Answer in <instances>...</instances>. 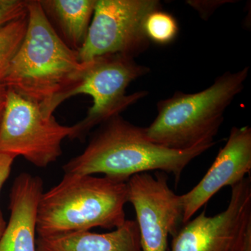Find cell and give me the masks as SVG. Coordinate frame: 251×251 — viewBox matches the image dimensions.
I'll return each mask as SVG.
<instances>
[{
    "instance_id": "9c48e42d",
    "label": "cell",
    "mask_w": 251,
    "mask_h": 251,
    "mask_svg": "<svg viewBox=\"0 0 251 251\" xmlns=\"http://www.w3.org/2000/svg\"><path fill=\"white\" fill-rule=\"evenodd\" d=\"M164 173L133 175L128 181V202L136 214L143 251H168V237L182 223L181 197L170 188Z\"/></svg>"
},
{
    "instance_id": "5bb4252c",
    "label": "cell",
    "mask_w": 251,
    "mask_h": 251,
    "mask_svg": "<svg viewBox=\"0 0 251 251\" xmlns=\"http://www.w3.org/2000/svg\"><path fill=\"white\" fill-rule=\"evenodd\" d=\"M27 21V12L0 27V85H3L10 63L24 39Z\"/></svg>"
},
{
    "instance_id": "7c38bea8",
    "label": "cell",
    "mask_w": 251,
    "mask_h": 251,
    "mask_svg": "<svg viewBox=\"0 0 251 251\" xmlns=\"http://www.w3.org/2000/svg\"><path fill=\"white\" fill-rule=\"evenodd\" d=\"M36 251H143L136 221L126 220L106 233L90 231L36 238Z\"/></svg>"
},
{
    "instance_id": "7a4b0ae2",
    "label": "cell",
    "mask_w": 251,
    "mask_h": 251,
    "mask_svg": "<svg viewBox=\"0 0 251 251\" xmlns=\"http://www.w3.org/2000/svg\"><path fill=\"white\" fill-rule=\"evenodd\" d=\"M215 144L171 150L153 143L144 128L118 115L101 124L83 152L68 161L62 169L64 174H103L126 181L135 175L160 171L173 175L178 184L188 165Z\"/></svg>"
},
{
    "instance_id": "8fae6325",
    "label": "cell",
    "mask_w": 251,
    "mask_h": 251,
    "mask_svg": "<svg viewBox=\"0 0 251 251\" xmlns=\"http://www.w3.org/2000/svg\"><path fill=\"white\" fill-rule=\"evenodd\" d=\"M43 193L40 176L23 173L15 179L9 195L11 214L0 239V251H36V219Z\"/></svg>"
},
{
    "instance_id": "30bf717a",
    "label": "cell",
    "mask_w": 251,
    "mask_h": 251,
    "mask_svg": "<svg viewBox=\"0 0 251 251\" xmlns=\"http://www.w3.org/2000/svg\"><path fill=\"white\" fill-rule=\"evenodd\" d=\"M251 171V128L234 126L228 139L202 179L191 191L180 196L183 208L182 224L209 202L226 186H234Z\"/></svg>"
},
{
    "instance_id": "5b68a950",
    "label": "cell",
    "mask_w": 251,
    "mask_h": 251,
    "mask_svg": "<svg viewBox=\"0 0 251 251\" xmlns=\"http://www.w3.org/2000/svg\"><path fill=\"white\" fill-rule=\"evenodd\" d=\"M149 72L148 67L138 64L133 57L120 54H105L82 63L76 82L64 95V101L77 94H87L93 99V105L83 120L72 126L70 139H83L94 127L146 97L145 91L127 95L126 89Z\"/></svg>"
},
{
    "instance_id": "8992f818",
    "label": "cell",
    "mask_w": 251,
    "mask_h": 251,
    "mask_svg": "<svg viewBox=\"0 0 251 251\" xmlns=\"http://www.w3.org/2000/svg\"><path fill=\"white\" fill-rule=\"evenodd\" d=\"M73 126L48 117L39 103L7 89L0 123V151L22 156L38 168H46L62 154V143L70 138Z\"/></svg>"
},
{
    "instance_id": "e0dca14e",
    "label": "cell",
    "mask_w": 251,
    "mask_h": 251,
    "mask_svg": "<svg viewBox=\"0 0 251 251\" xmlns=\"http://www.w3.org/2000/svg\"><path fill=\"white\" fill-rule=\"evenodd\" d=\"M16 158V157L13 155L0 151V192L5 181L9 178L13 163ZM6 225L7 224L5 221L2 212L0 209V239L4 234Z\"/></svg>"
},
{
    "instance_id": "d6986e66",
    "label": "cell",
    "mask_w": 251,
    "mask_h": 251,
    "mask_svg": "<svg viewBox=\"0 0 251 251\" xmlns=\"http://www.w3.org/2000/svg\"><path fill=\"white\" fill-rule=\"evenodd\" d=\"M7 88L4 85H0V123L4 113L5 105H6Z\"/></svg>"
},
{
    "instance_id": "2e32d148",
    "label": "cell",
    "mask_w": 251,
    "mask_h": 251,
    "mask_svg": "<svg viewBox=\"0 0 251 251\" xmlns=\"http://www.w3.org/2000/svg\"><path fill=\"white\" fill-rule=\"evenodd\" d=\"M27 1L0 0V27L27 14Z\"/></svg>"
},
{
    "instance_id": "3957f363",
    "label": "cell",
    "mask_w": 251,
    "mask_h": 251,
    "mask_svg": "<svg viewBox=\"0 0 251 251\" xmlns=\"http://www.w3.org/2000/svg\"><path fill=\"white\" fill-rule=\"evenodd\" d=\"M128 181L94 175L64 174L58 184L43 193L38 206L39 237L116 229L125 224Z\"/></svg>"
},
{
    "instance_id": "6da1fadb",
    "label": "cell",
    "mask_w": 251,
    "mask_h": 251,
    "mask_svg": "<svg viewBox=\"0 0 251 251\" xmlns=\"http://www.w3.org/2000/svg\"><path fill=\"white\" fill-rule=\"evenodd\" d=\"M27 27L5 75L3 85L39 103L53 116L80 72L78 53L57 35L39 0L27 1Z\"/></svg>"
},
{
    "instance_id": "9a60e30c",
    "label": "cell",
    "mask_w": 251,
    "mask_h": 251,
    "mask_svg": "<svg viewBox=\"0 0 251 251\" xmlns=\"http://www.w3.org/2000/svg\"><path fill=\"white\" fill-rule=\"evenodd\" d=\"M145 29L149 40L161 45L174 41L179 31L176 19L161 9L149 15L145 21Z\"/></svg>"
},
{
    "instance_id": "4fadbf2b",
    "label": "cell",
    "mask_w": 251,
    "mask_h": 251,
    "mask_svg": "<svg viewBox=\"0 0 251 251\" xmlns=\"http://www.w3.org/2000/svg\"><path fill=\"white\" fill-rule=\"evenodd\" d=\"M48 21L71 49L78 52L87 39L97 0H39Z\"/></svg>"
},
{
    "instance_id": "ba28073f",
    "label": "cell",
    "mask_w": 251,
    "mask_h": 251,
    "mask_svg": "<svg viewBox=\"0 0 251 251\" xmlns=\"http://www.w3.org/2000/svg\"><path fill=\"white\" fill-rule=\"evenodd\" d=\"M228 206L214 216L202 211L173 237L169 251H251V179L232 186Z\"/></svg>"
},
{
    "instance_id": "ac0fdd59",
    "label": "cell",
    "mask_w": 251,
    "mask_h": 251,
    "mask_svg": "<svg viewBox=\"0 0 251 251\" xmlns=\"http://www.w3.org/2000/svg\"><path fill=\"white\" fill-rule=\"evenodd\" d=\"M226 1H188V4L191 5L195 9L197 10L200 15L204 19H207L209 16L216 8L224 4Z\"/></svg>"
},
{
    "instance_id": "52a82bcc",
    "label": "cell",
    "mask_w": 251,
    "mask_h": 251,
    "mask_svg": "<svg viewBox=\"0 0 251 251\" xmlns=\"http://www.w3.org/2000/svg\"><path fill=\"white\" fill-rule=\"evenodd\" d=\"M157 0H97L85 44L77 52L81 63L105 54L134 58L150 46L145 24Z\"/></svg>"
},
{
    "instance_id": "277c9868",
    "label": "cell",
    "mask_w": 251,
    "mask_h": 251,
    "mask_svg": "<svg viewBox=\"0 0 251 251\" xmlns=\"http://www.w3.org/2000/svg\"><path fill=\"white\" fill-rule=\"evenodd\" d=\"M249 68L226 72L197 93L176 92L157 104L158 114L145 135L153 143L174 150H186L213 143L226 109L244 87Z\"/></svg>"
}]
</instances>
